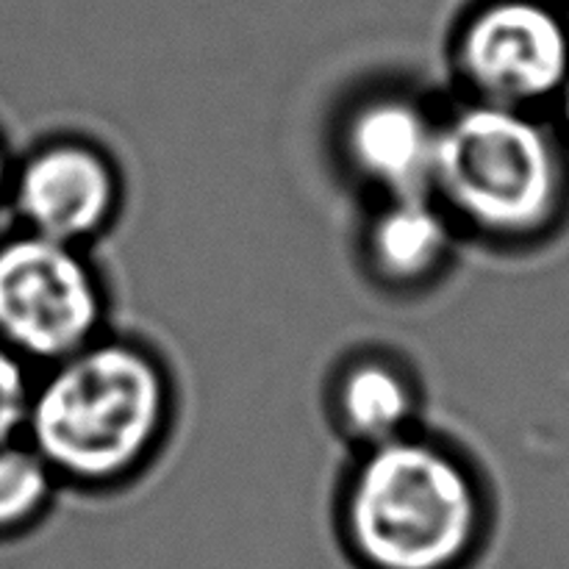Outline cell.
Masks as SVG:
<instances>
[{"instance_id":"cell-1","label":"cell","mask_w":569,"mask_h":569,"mask_svg":"<svg viewBox=\"0 0 569 569\" xmlns=\"http://www.w3.org/2000/svg\"><path fill=\"white\" fill-rule=\"evenodd\" d=\"M170 409L159 359L142 345L98 337L37 376L22 439L59 483L111 489L148 465Z\"/></svg>"},{"instance_id":"cell-4","label":"cell","mask_w":569,"mask_h":569,"mask_svg":"<svg viewBox=\"0 0 569 569\" xmlns=\"http://www.w3.org/2000/svg\"><path fill=\"white\" fill-rule=\"evenodd\" d=\"M106 295L83 248L17 228L0 237V342L48 367L94 342Z\"/></svg>"},{"instance_id":"cell-2","label":"cell","mask_w":569,"mask_h":569,"mask_svg":"<svg viewBox=\"0 0 569 569\" xmlns=\"http://www.w3.org/2000/svg\"><path fill=\"white\" fill-rule=\"evenodd\" d=\"M339 537L356 569H470L489 537L487 495L456 450L411 431L365 448Z\"/></svg>"},{"instance_id":"cell-5","label":"cell","mask_w":569,"mask_h":569,"mask_svg":"<svg viewBox=\"0 0 569 569\" xmlns=\"http://www.w3.org/2000/svg\"><path fill=\"white\" fill-rule=\"evenodd\" d=\"M456 67L470 98L548 111L569 81V26L539 0H495L461 28Z\"/></svg>"},{"instance_id":"cell-6","label":"cell","mask_w":569,"mask_h":569,"mask_svg":"<svg viewBox=\"0 0 569 569\" xmlns=\"http://www.w3.org/2000/svg\"><path fill=\"white\" fill-rule=\"evenodd\" d=\"M120 176L109 156L83 139H50L11 176L9 203L26 231L83 248L120 211Z\"/></svg>"},{"instance_id":"cell-9","label":"cell","mask_w":569,"mask_h":569,"mask_svg":"<svg viewBox=\"0 0 569 569\" xmlns=\"http://www.w3.org/2000/svg\"><path fill=\"white\" fill-rule=\"evenodd\" d=\"M417 406L420 398L409 372L381 356L356 359L339 372L333 387V415L339 426L365 448L411 433Z\"/></svg>"},{"instance_id":"cell-8","label":"cell","mask_w":569,"mask_h":569,"mask_svg":"<svg viewBox=\"0 0 569 569\" xmlns=\"http://www.w3.org/2000/svg\"><path fill=\"white\" fill-rule=\"evenodd\" d=\"M456 222L431 192L381 198L365 228L372 276L395 289H417L445 270L456 242Z\"/></svg>"},{"instance_id":"cell-13","label":"cell","mask_w":569,"mask_h":569,"mask_svg":"<svg viewBox=\"0 0 569 569\" xmlns=\"http://www.w3.org/2000/svg\"><path fill=\"white\" fill-rule=\"evenodd\" d=\"M553 122L559 126L561 137H565L569 144V81H567V87L561 89L559 100L553 103Z\"/></svg>"},{"instance_id":"cell-10","label":"cell","mask_w":569,"mask_h":569,"mask_svg":"<svg viewBox=\"0 0 569 569\" xmlns=\"http://www.w3.org/2000/svg\"><path fill=\"white\" fill-rule=\"evenodd\" d=\"M59 478L26 442L0 445V545L17 542L48 515Z\"/></svg>"},{"instance_id":"cell-11","label":"cell","mask_w":569,"mask_h":569,"mask_svg":"<svg viewBox=\"0 0 569 569\" xmlns=\"http://www.w3.org/2000/svg\"><path fill=\"white\" fill-rule=\"evenodd\" d=\"M33 387H37L33 365L0 342V445L26 437Z\"/></svg>"},{"instance_id":"cell-7","label":"cell","mask_w":569,"mask_h":569,"mask_svg":"<svg viewBox=\"0 0 569 569\" xmlns=\"http://www.w3.org/2000/svg\"><path fill=\"white\" fill-rule=\"evenodd\" d=\"M439 122L420 98L378 89L356 100L339 126L348 170L381 198L431 192Z\"/></svg>"},{"instance_id":"cell-12","label":"cell","mask_w":569,"mask_h":569,"mask_svg":"<svg viewBox=\"0 0 569 569\" xmlns=\"http://www.w3.org/2000/svg\"><path fill=\"white\" fill-rule=\"evenodd\" d=\"M11 176H14V161H11L6 142L0 139V203H9Z\"/></svg>"},{"instance_id":"cell-3","label":"cell","mask_w":569,"mask_h":569,"mask_svg":"<svg viewBox=\"0 0 569 569\" xmlns=\"http://www.w3.org/2000/svg\"><path fill=\"white\" fill-rule=\"evenodd\" d=\"M431 194L459 231L533 248L569 217V144L548 111L467 98L439 122Z\"/></svg>"}]
</instances>
